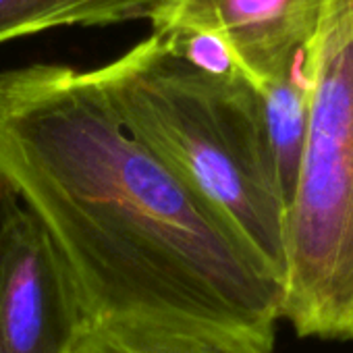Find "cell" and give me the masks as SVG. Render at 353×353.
<instances>
[{"label": "cell", "instance_id": "3", "mask_svg": "<svg viewBox=\"0 0 353 353\" xmlns=\"http://www.w3.org/2000/svg\"><path fill=\"white\" fill-rule=\"evenodd\" d=\"M305 71L307 125L287 206L281 318L299 336L353 341V0H322Z\"/></svg>", "mask_w": 353, "mask_h": 353}, {"label": "cell", "instance_id": "1", "mask_svg": "<svg viewBox=\"0 0 353 353\" xmlns=\"http://www.w3.org/2000/svg\"><path fill=\"white\" fill-rule=\"evenodd\" d=\"M0 179L48 233L88 322L166 312L274 343L283 281L125 129L90 71L0 73Z\"/></svg>", "mask_w": 353, "mask_h": 353}, {"label": "cell", "instance_id": "4", "mask_svg": "<svg viewBox=\"0 0 353 353\" xmlns=\"http://www.w3.org/2000/svg\"><path fill=\"white\" fill-rule=\"evenodd\" d=\"M85 324L61 254L11 194L0 208V353H73Z\"/></svg>", "mask_w": 353, "mask_h": 353}, {"label": "cell", "instance_id": "5", "mask_svg": "<svg viewBox=\"0 0 353 353\" xmlns=\"http://www.w3.org/2000/svg\"><path fill=\"white\" fill-rule=\"evenodd\" d=\"M322 0H170L154 34H212L258 88L289 73L305 54Z\"/></svg>", "mask_w": 353, "mask_h": 353}, {"label": "cell", "instance_id": "6", "mask_svg": "<svg viewBox=\"0 0 353 353\" xmlns=\"http://www.w3.org/2000/svg\"><path fill=\"white\" fill-rule=\"evenodd\" d=\"M73 353H272V345L194 316L127 312L88 322Z\"/></svg>", "mask_w": 353, "mask_h": 353}, {"label": "cell", "instance_id": "7", "mask_svg": "<svg viewBox=\"0 0 353 353\" xmlns=\"http://www.w3.org/2000/svg\"><path fill=\"white\" fill-rule=\"evenodd\" d=\"M170 0H0V44L57 28L156 23Z\"/></svg>", "mask_w": 353, "mask_h": 353}, {"label": "cell", "instance_id": "9", "mask_svg": "<svg viewBox=\"0 0 353 353\" xmlns=\"http://www.w3.org/2000/svg\"><path fill=\"white\" fill-rule=\"evenodd\" d=\"M11 194H13V190L3 179H0V208H3V204L11 198Z\"/></svg>", "mask_w": 353, "mask_h": 353}, {"label": "cell", "instance_id": "2", "mask_svg": "<svg viewBox=\"0 0 353 353\" xmlns=\"http://www.w3.org/2000/svg\"><path fill=\"white\" fill-rule=\"evenodd\" d=\"M125 129L283 281L287 204L248 79H216L150 36L90 71Z\"/></svg>", "mask_w": 353, "mask_h": 353}, {"label": "cell", "instance_id": "8", "mask_svg": "<svg viewBox=\"0 0 353 353\" xmlns=\"http://www.w3.org/2000/svg\"><path fill=\"white\" fill-rule=\"evenodd\" d=\"M254 90L258 92L262 123L276 164L281 192L285 204L289 206L307 125L310 81L305 71V54L289 73Z\"/></svg>", "mask_w": 353, "mask_h": 353}]
</instances>
